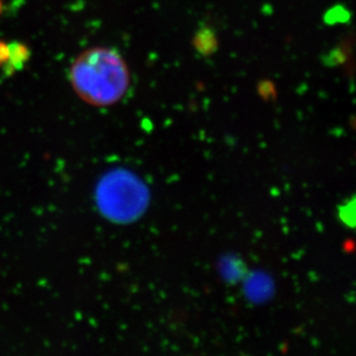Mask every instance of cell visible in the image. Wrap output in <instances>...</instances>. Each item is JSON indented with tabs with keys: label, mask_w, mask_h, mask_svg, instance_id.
Listing matches in <instances>:
<instances>
[{
	"label": "cell",
	"mask_w": 356,
	"mask_h": 356,
	"mask_svg": "<svg viewBox=\"0 0 356 356\" xmlns=\"http://www.w3.org/2000/svg\"><path fill=\"white\" fill-rule=\"evenodd\" d=\"M70 81L82 101L105 108L124 97L131 86V73L118 51L96 47L84 51L73 61Z\"/></svg>",
	"instance_id": "obj_1"
},
{
	"label": "cell",
	"mask_w": 356,
	"mask_h": 356,
	"mask_svg": "<svg viewBox=\"0 0 356 356\" xmlns=\"http://www.w3.org/2000/svg\"><path fill=\"white\" fill-rule=\"evenodd\" d=\"M96 201L106 218L126 224L145 213L149 204L148 188L136 175L118 170L101 179L96 189Z\"/></svg>",
	"instance_id": "obj_2"
},
{
	"label": "cell",
	"mask_w": 356,
	"mask_h": 356,
	"mask_svg": "<svg viewBox=\"0 0 356 356\" xmlns=\"http://www.w3.org/2000/svg\"><path fill=\"white\" fill-rule=\"evenodd\" d=\"M194 47L203 56L213 54L218 47L215 33L210 28H202L194 38Z\"/></svg>",
	"instance_id": "obj_3"
}]
</instances>
